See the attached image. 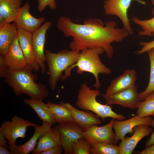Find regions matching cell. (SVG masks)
I'll return each mask as SVG.
<instances>
[{
  "label": "cell",
  "instance_id": "obj_31",
  "mask_svg": "<svg viewBox=\"0 0 154 154\" xmlns=\"http://www.w3.org/2000/svg\"><path fill=\"white\" fill-rule=\"evenodd\" d=\"M153 35L154 36V34ZM139 44L142 47L140 50L135 52V54L137 55L143 54L154 48V39L153 40L149 42L141 41Z\"/></svg>",
  "mask_w": 154,
  "mask_h": 154
},
{
  "label": "cell",
  "instance_id": "obj_7",
  "mask_svg": "<svg viewBox=\"0 0 154 154\" xmlns=\"http://www.w3.org/2000/svg\"><path fill=\"white\" fill-rule=\"evenodd\" d=\"M135 1L139 4L145 5L146 3L142 0H106L104 7V13L106 15H115L121 20L123 28L132 35L133 29L128 17V11L131 3Z\"/></svg>",
  "mask_w": 154,
  "mask_h": 154
},
{
  "label": "cell",
  "instance_id": "obj_6",
  "mask_svg": "<svg viewBox=\"0 0 154 154\" xmlns=\"http://www.w3.org/2000/svg\"><path fill=\"white\" fill-rule=\"evenodd\" d=\"M36 124L17 116H14L11 121L3 122L0 127V132L5 136L9 145L15 144L19 138L24 139L27 128L35 127Z\"/></svg>",
  "mask_w": 154,
  "mask_h": 154
},
{
  "label": "cell",
  "instance_id": "obj_2",
  "mask_svg": "<svg viewBox=\"0 0 154 154\" xmlns=\"http://www.w3.org/2000/svg\"><path fill=\"white\" fill-rule=\"evenodd\" d=\"M31 69L13 71L9 70L4 82L11 87L17 96L26 94L31 98L43 101L49 95L46 86L37 83V77Z\"/></svg>",
  "mask_w": 154,
  "mask_h": 154
},
{
  "label": "cell",
  "instance_id": "obj_28",
  "mask_svg": "<svg viewBox=\"0 0 154 154\" xmlns=\"http://www.w3.org/2000/svg\"><path fill=\"white\" fill-rule=\"evenodd\" d=\"M150 62L149 80L147 87L145 90L139 93L141 101L143 100L149 93L154 91V48L147 52Z\"/></svg>",
  "mask_w": 154,
  "mask_h": 154
},
{
  "label": "cell",
  "instance_id": "obj_35",
  "mask_svg": "<svg viewBox=\"0 0 154 154\" xmlns=\"http://www.w3.org/2000/svg\"><path fill=\"white\" fill-rule=\"evenodd\" d=\"M7 139L4 135L0 132V146H4L9 148V145H8Z\"/></svg>",
  "mask_w": 154,
  "mask_h": 154
},
{
  "label": "cell",
  "instance_id": "obj_19",
  "mask_svg": "<svg viewBox=\"0 0 154 154\" xmlns=\"http://www.w3.org/2000/svg\"><path fill=\"white\" fill-rule=\"evenodd\" d=\"M137 79L136 72L134 70H126L121 75L111 81L105 94H111L127 89L135 85Z\"/></svg>",
  "mask_w": 154,
  "mask_h": 154
},
{
  "label": "cell",
  "instance_id": "obj_34",
  "mask_svg": "<svg viewBox=\"0 0 154 154\" xmlns=\"http://www.w3.org/2000/svg\"><path fill=\"white\" fill-rule=\"evenodd\" d=\"M139 154H154V144L139 152Z\"/></svg>",
  "mask_w": 154,
  "mask_h": 154
},
{
  "label": "cell",
  "instance_id": "obj_14",
  "mask_svg": "<svg viewBox=\"0 0 154 154\" xmlns=\"http://www.w3.org/2000/svg\"><path fill=\"white\" fill-rule=\"evenodd\" d=\"M9 70L15 71L31 69L27 64L20 46L17 35L11 44L6 54L4 56Z\"/></svg>",
  "mask_w": 154,
  "mask_h": 154
},
{
  "label": "cell",
  "instance_id": "obj_11",
  "mask_svg": "<svg viewBox=\"0 0 154 154\" xmlns=\"http://www.w3.org/2000/svg\"><path fill=\"white\" fill-rule=\"evenodd\" d=\"M153 119L150 116L141 117L137 115L125 120L113 119L112 126L116 135V145L119 140L123 139L127 133H133L135 126L140 125L150 126Z\"/></svg>",
  "mask_w": 154,
  "mask_h": 154
},
{
  "label": "cell",
  "instance_id": "obj_30",
  "mask_svg": "<svg viewBox=\"0 0 154 154\" xmlns=\"http://www.w3.org/2000/svg\"><path fill=\"white\" fill-rule=\"evenodd\" d=\"M38 3L37 9L39 12H42L47 6L51 9L55 10L57 5L55 0H37Z\"/></svg>",
  "mask_w": 154,
  "mask_h": 154
},
{
  "label": "cell",
  "instance_id": "obj_23",
  "mask_svg": "<svg viewBox=\"0 0 154 154\" xmlns=\"http://www.w3.org/2000/svg\"><path fill=\"white\" fill-rule=\"evenodd\" d=\"M22 2L23 0H0V14L7 23L15 21Z\"/></svg>",
  "mask_w": 154,
  "mask_h": 154
},
{
  "label": "cell",
  "instance_id": "obj_29",
  "mask_svg": "<svg viewBox=\"0 0 154 154\" xmlns=\"http://www.w3.org/2000/svg\"><path fill=\"white\" fill-rule=\"evenodd\" d=\"M91 147L86 139L80 138L74 143L72 154H90Z\"/></svg>",
  "mask_w": 154,
  "mask_h": 154
},
{
  "label": "cell",
  "instance_id": "obj_20",
  "mask_svg": "<svg viewBox=\"0 0 154 154\" xmlns=\"http://www.w3.org/2000/svg\"><path fill=\"white\" fill-rule=\"evenodd\" d=\"M59 133L55 127L51 128L47 132L39 138L37 146L32 151V154L41 153L55 146L61 145Z\"/></svg>",
  "mask_w": 154,
  "mask_h": 154
},
{
  "label": "cell",
  "instance_id": "obj_26",
  "mask_svg": "<svg viewBox=\"0 0 154 154\" xmlns=\"http://www.w3.org/2000/svg\"><path fill=\"white\" fill-rule=\"evenodd\" d=\"M151 13L154 16V7ZM131 20L141 27L142 30L138 32L139 36H153V34H154V16L151 19L146 20H141L134 16Z\"/></svg>",
  "mask_w": 154,
  "mask_h": 154
},
{
  "label": "cell",
  "instance_id": "obj_24",
  "mask_svg": "<svg viewBox=\"0 0 154 154\" xmlns=\"http://www.w3.org/2000/svg\"><path fill=\"white\" fill-rule=\"evenodd\" d=\"M46 104L53 115L56 122L59 124L74 122L66 108L60 103L56 104L48 101Z\"/></svg>",
  "mask_w": 154,
  "mask_h": 154
},
{
  "label": "cell",
  "instance_id": "obj_15",
  "mask_svg": "<svg viewBox=\"0 0 154 154\" xmlns=\"http://www.w3.org/2000/svg\"><path fill=\"white\" fill-rule=\"evenodd\" d=\"M30 5L26 2L21 7L15 20L17 28L22 29L32 33L38 29L45 21V18H36L30 12Z\"/></svg>",
  "mask_w": 154,
  "mask_h": 154
},
{
  "label": "cell",
  "instance_id": "obj_1",
  "mask_svg": "<svg viewBox=\"0 0 154 154\" xmlns=\"http://www.w3.org/2000/svg\"><path fill=\"white\" fill-rule=\"evenodd\" d=\"M116 21H110L104 26L98 18L85 20L83 24L74 23L68 17L62 16L58 19L57 29L67 37L72 39L69 47L72 50L79 51L96 48L104 49L107 57L111 58L114 53L112 44L121 42L129 35L123 27L116 28Z\"/></svg>",
  "mask_w": 154,
  "mask_h": 154
},
{
  "label": "cell",
  "instance_id": "obj_8",
  "mask_svg": "<svg viewBox=\"0 0 154 154\" xmlns=\"http://www.w3.org/2000/svg\"><path fill=\"white\" fill-rule=\"evenodd\" d=\"M135 85L127 89L114 94H102L106 104L108 105L117 104L125 108L135 109L141 101L139 93Z\"/></svg>",
  "mask_w": 154,
  "mask_h": 154
},
{
  "label": "cell",
  "instance_id": "obj_36",
  "mask_svg": "<svg viewBox=\"0 0 154 154\" xmlns=\"http://www.w3.org/2000/svg\"><path fill=\"white\" fill-rule=\"evenodd\" d=\"M154 144V131L152 133L150 137L146 141L145 144V147H147Z\"/></svg>",
  "mask_w": 154,
  "mask_h": 154
},
{
  "label": "cell",
  "instance_id": "obj_37",
  "mask_svg": "<svg viewBox=\"0 0 154 154\" xmlns=\"http://www.w3.org/2000/svg\"><path fill=\"white\" fill-rule=\"evenodd\" d=\"M0 154H11L10 150L7 149V148L4 146H0Z\"/></svg>",
  "mask_w": 154,
  "mask_h": 154
},
{
  "label": "cell",
  "instance_id": "obj_38",
  "mask_svg": "<svg viewBox=\"0 0 154 154\" xmlns=\"http://www.w3.org/2000/svg\"><path fill=\"white\" fill-rule=\"evenodd\" d=\"M153 116L154 117V116ZM150 126L153 127H154V118L153 119Z\"/></svg>",
  "mask_w": 154,
  "mask_h": 154
},
{
  "label": "cell",
  "instance_id": "obj_18",
  "mask_svg": "<svg viewBox=\"0 0 154 154\" xmlns=\"http://www.w3.org/2000/svg\"><path fill=\"white\" fill-rule=\"evenodd\" d=\"M51 127L50 125L44 122L40 126L36 124L34 127L33 135L25 143L19 145L16 144L9 145V149L11 154H27L32 152L37 146L39 138L49 131Z\"/></svg>",
  "mask_w": 154,
  "mask_h": 154
},
{
  "label": "cell",
  "instance_id": "obj_16",
  "mask_svg": "<svg viewBox=\"0 0 154 154\" xmlns=\"http://www.w3.org/2000/svg\"><path fill=\"white\" fill-rule=\"evenodd\" d=\"M17 35L20 46L27 65L33 70L38 71L40 68L35 58L32 33L18 28Z\"/></svg>",
  "mask_w": 154,
  "mask_h": 154
},
{
  "label": "cell",
  "instance_id": "obj_32",
  "mask_svg": "<svg viewBox=\"0 0 154 154\" xmlns=\"http://www.w3.org/2000/svg\"><path fill=\"white\" fill-rule=\"evenodd\" d=\"M9 69L6 64L4 56L0 55V76L5 78Z\"/></svg>",
  "mask_w": 154,
  "mask_h": 154
},
{
  "label": "cell",
  "instance_id": "obj_25",
  "mask_svg": "<svg viewBox=\"0 0 154 154\" xmlns=\"http://www.w3.org/2000/svg\"><path fill=\"white\" fill-rule=\"evenodd\" d=\"M142 102H140L136 114L143 117L154 116V91L148 94Z\"/></svg>",
  "mask_w": 154,
  "mask_h": 154
},
{
  "label": "cell",
  "instance_id": "obj_22",
  "mask_svg": "<svg viewBox=\"0 0 154 154\" xmlns=\"http://www.w3.org/2000/svg\"><path fill=\"white\" fill-rule=\"evenodd\" d=\"M18 28L15 22L7 23L0 27V55L5 56L17 34Z\"/></svg>",
  "mask_w": 154,
  "mask_h": 154
},
{
  "label": "cell",
  "instance_id": "obj_5",
  "mask_svg": "<svg viewBox=\"0 0 154 154\" xmlns=\"http://www.w3.org/2000/svg\"><path fill=\"white\" fill-rule=\"evenodd\" d=\"M100 94L97 89H92L87 84L84 83L80 87L75 102L76 106L80 109L92 112L104 121L105 118L110 117L118 120H124L126 117L121 114L112 110L110 105H104L98 102L96 97Z\"/></svg>",
  "mask_w": 154,
  "mask_h": 154
},
{
  "label": "cell",
  "instance_id": "obj_4",
  "mask_svg": "<svg viewBox=\"0 0 154 154\" xmlns=\"http://www.w3.org/2000/svg\"><path fill=\"white\" fill-rule=\"evenodd\" d=\"M80 51L64 49L56 53L48 50L45 51V61L48 68V83L50 89H56L59 80H62L63 72L77 61Z\"/></svg>",
  "mask_w": 154,
  "mask_h": 154
},
{
  "label": "cell",
  "instance_id": "obj_12",
  "mask_svg": "<svg viewBox=\"0 0 154 154\" xmlns=\"http://www.w3.org/2000/svg\"><path fill=\"white\" fill-rule=\"evenodd\" d=\"M50 21L45 22L37 30L32 33V42L36 60L39 64L42 73L46 72L44 46L46 35L52 25Z\"/></svg>",
  "mask_w": 154,
  "mask_h": 154
},
{
  "label": "cell",
  "instance_id": "obj_10",
  "mask_svg": "<svg viewBox=\"0 0 154 154\" xmlns=\"http://www.w3.org/2000/svg\"><path fill=\"white\" fill-rule=\"evenodd\" d=\"M113 118L107 124L99 127L93 125L84 132V137L91 146L98 142L116 145V135L113 131Z\"/></svg>",
  "mask_w": 154,
  "mask_h": 154
},
{
  "label": "cell",
  "instance_id": "obj_17",
  "mask_svg": "<svg viewBox=\"0 0 154 154\" xmlns=\"http://www.w3.org/2000/svg\"><path fill=\"white\" fill-rule=\"evenodd\" d=\"M133 134L130 137H125L118 145L120 154H131L138 143L143 138L153 132L147 125H140L133 128Z\"/></svg>",
  "mask_w": 154,
  "mask_h": 154
},
{
  "label": "cell",
  "instance_id": "obj_27",
  "mask_svg": "<svg viewBox=\"0 0 154 154\" xmlns=\"http://www.w3.org/2000/svg\"><path fill=\"white\" fill-rule=\"evenodd\" d=\"M90 154H120L118 146L98 142L91 146Z\"/></svg>",
  "mask_w": 154,
  "mask_h": 154
},
{
  "label": "cell",
  "instance_id": "obj_3",
  "mask_svg": "<svg viewBox=\"0 0 154 154\" xmlns=\"http://www.w3.org/2000/svg\"><path fill=\"white\" fill-rule=\"evenodd\" d=\"M105 52L104 49L101 47L86 49L80 51L77 62L68 67L64 72L62 80H65L71 75L72 70L77 67L76 72L82 74L84 72L92 74L95 79L93 87L99 89L101 84L99 79V74H109L112 70L102 62L99 56Z\"/></svg>",
  "mask_w": 154,
  "mask_h": 154
},
{
  "label": "cell",
  "instance_id": "obj_21",
  "mask_svg": "<svg viewBox=\"0 0 154 154\" xmlns=\"http://www.w3.org/2000/svg\"><path fill=\"white\" fill-rule=\"evenodd\" d=\"M24 102L32 108L42 122L51 126L56 123L54 116L47 106L42 100L31 98L24 99Z\"/></svg>",
  "mask_w": 154,
  "mask_h": 154
},
{
  "label": "cell",
  "instance_id": "obj_39",
  "mask_svg": "<svg viewBox=\"0 0 154 154\" xmlns=\"http://www.w3.org/2000/svg\"><path fill=\"white\" fill-rule=\"evenodd\" d=\"M151 2L154 7V0H151Z\"/></svg>",
  "mask_w": 154,
  "mask_h": 154
},
{
  "label": "cell",
  "instance_id": "obj_9",
  "mask_svg": "<svg viewBox=\"0 0 154 154\" xmlns=\"http://www.w3.org/2000/svg\"><path fill=\"white\" fill-rule=\"evenodd\" d=\"M58 131L65 154H72L74 143L84 137V131L74 122H70L55 126Z\"/></svg>",
  "mask_w": 154,
  "mask_h": 154
},
{
  "label": "cell",
  "instance_id": "obj_13",
  "mask_svg": "<svg viewBox=\"0 0 154 154\" xmlns=\"http://www.w3.org/2000/svg\"><path fill=\"white\" fill-rule=\"evenodd\" d=\"M59 103L66 108L74 122L77 124L84 131L93 125H98L102 123L99 117L92 112L78 109L68 102L61 101Z\"/></svg>",
  "mask_w": 154,
  "mask_h": 154
},
{
  "label": "cell",
  "instance_id": "obj_33",
  "mask_svg": "<svg viewBox=\"0 0 154 154\" xmlns=\"http://www.w3.org/2000/svg\"><path fill=\"white\" fill-rule=\"evenodd\" d=\"M64 151L62 146L59 145L53 147L41 153L40 154H61Z\"/></svg>",
  "mask_w": 154,
  "mask_h": 154
}]
</instances>
